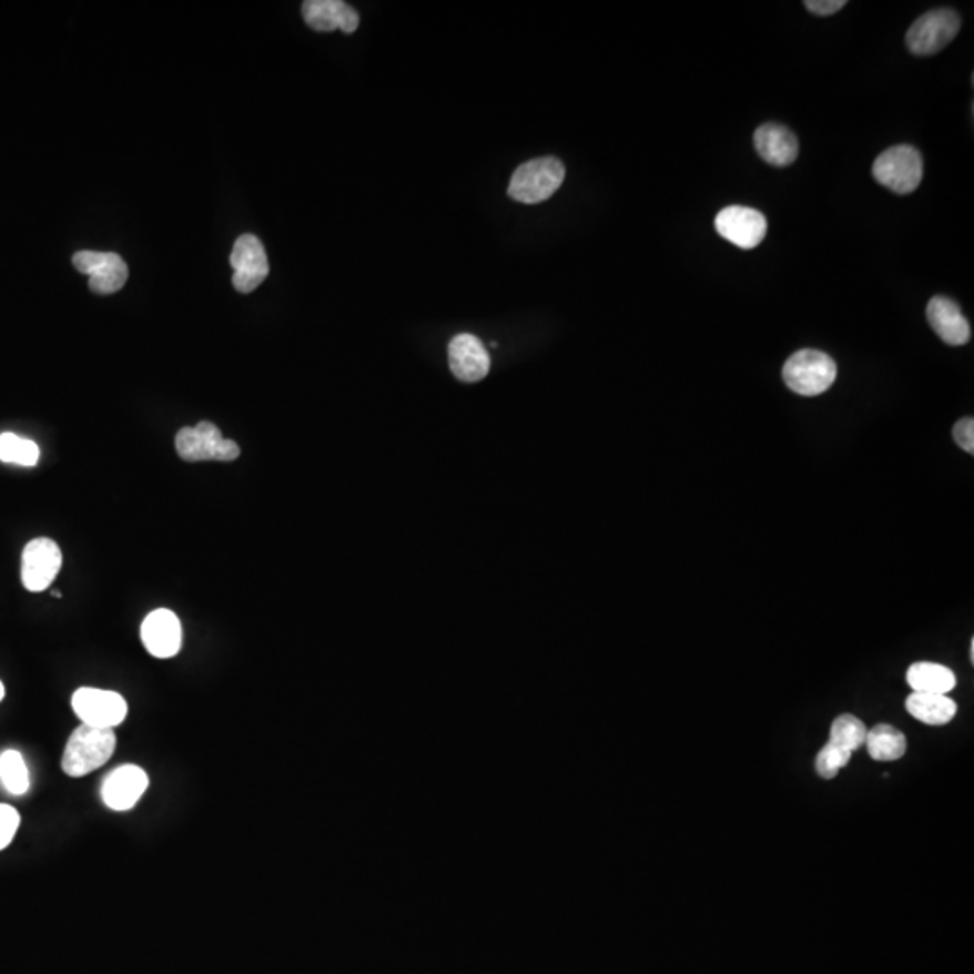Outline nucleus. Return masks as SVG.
I'll use <instances>...</instances> for the list:
<instances>
[{
    "label": "nucleus",
    "instance_id": "obj_29",
    "mask_svg": "<svg viewBox=\"0 0 974 974\" xmlns=\"http://www.w3.org/2000/svg\"><path fill=\"white\" fill-rule=\"evenodd\" d=\"M971 662H974V641H971Z\"/></svg>",
    "mask_w": 974,
    "mask_h": 974
},
{
    "label": "nucleus",
    "instance_id": "obj_8",
    "mask_svg": "<svg viewBox=\"0 0 974 974\" xmlns=\"http://www.w3.org/2000/svg\"><path fill=\"white\" fill-rule=\"evenodd\" d=\"M714 227L740 250H754L768 235V219L754 207L728 206L714 219Z\"/></svg>",
    "mask_w": 974,
    "mask_h": 974
},
{
    "label": "nucleus",
    "instance_id": "obj_7",
    "mask_svg": "<svg viewBox=\"0 0 974 974\" xmlns=\"http://www.w3.org/2000/svg\"><path fill=\"white\" fill-rule=\"evenodd\" d=\"M73 709L85 726L114 729L126 719V700L116 691L80 688L73 694Z\"/></svg>",
    "mask_w": 974,
    "mask_h": 974
},
{
    "label": "nucleus",
    "instance_id": "obj_3",
    "mask_svg": "<svg viewBox=\"0 0 974 974\" xmlns=\"http://www.w3.org/2000/svg\"><path fill=\"white\" fill-rule=\"evenodd\" d=\"M838 365L829 354L805 348L787 359L783 367V382L803 397L821 396L834 385Z\"/></svg>",
    "mask_w": 974,
    "mask_h": 974
},
{
    "label": "nucleus",
    "instance_id": "obj_1",
    "mask_svg": "<svg viewBox=\"0 0 974 974\" xmlns=\"http://www.w3.org/2000/svg\"><path fill=\"white\" fill-rule=\"evenodd\" d=\"M116 749L114 729L78 726L63 751L62 769L68 777L82 778L103 768Z\"/></svg>",
    "mask_w": 974,
    "mask_h": 974
},
{
    "label": "nucleus",
    "instance_id": "obj_28",
    "mask_svg": "<svg viewBox=\"0 0 974 974\" xmlns=\"http://www.w3.org/2000/svg\"><path fill=\"white\" fill-rule=\"evenodd\" d=\"M4 694H6L4 684H2V682H0V702H2V699H4Z\"/></svg>",
    "mask_w": 974,
    "mask_h": 974
},
{
    "label": "nucleus",
    "instance_id": "obj_5",
    "mask_svg": "<svg viewBox=\"0 0 974 974\" xmlns=\"http://www.w3.org/2000/svg\"><path fill=\"white\" fill-rule=\"evenodd\" d=\"M873 177L887 190L907 195L915 192L924 177V161L919 150L897 145L884 150L873 163Z\"/></svg>",
    "mask_w": 974,
    "mask_h": 974
},
{
    "label": "nucleus",
    "instance_id": "obj_4",
    "mask_svg": "<svg viewBox=\"0 0 974 974\" xmlns=\"http://www.w3.org/2000/svg\"><path fill=\"white\" fill-rule=\"evenodd\" d=\"M175 449L186 463H233L241 455L235 440L224 439L213 423H199L192 428H181L175 435Z\"/></svg>",
    "mask_w": 974,
    "mask_h": 974
},
{
    "label": "nucleus",
    "instance_id": "obj_13",
    "mask_svg": "<svg viewBox=\"0 0 974 974\" xmlns=\"http://www.w3.org/2000/svg\"><path fill=\"white\" fill-rule=\"evenodd\" d=\"M449 368L458 382H483L489 374L491 359L484 343L473 334H458L448 347Z\"/></svg>",
    "mask_w": 974,
    "mask_h": 974
},
{
    "label": "nucleus",
    "instance_id": "obj_22",
    "mask_svg": "<svg viewBox=\"0 0 974 974\" xmlns=\"http://www.w3.org/2000/svg\"><path fill=\"white\" fill-rule=\"evenodd\" d=\"M869 729L854 714H841L832 722L830 728V743L835 748L844 749L854 754L861 745H864Z\"/></svg>",
    "mask_w": 974,
    "mask_h": 974
},
{
    "label": "nucleus",
    "instance_id": "obj_15",
    "mask_svg": "<svg viewBox=\"0 0 974 974\" xmlns=\"http://www.w3.org/2000/svg\"><path fill=\"white\" fill-rule=\"evenodd\" d=\"M302 16L314 31L342 30L353 34L359 28V13L343 0H307L302 4Z\"/></svg>",
    "mask_w": 974,
    "mask_h": 974
},
{
    "label": "nucleus",
    "instance_id": "obj_2",
    "mask_svg": "<svg viewBox=\"0 0 974 974\" xmlns=\"http://www.w3.org/2000/svg\"><path fill=\"white\" fill-rule=\"evenodd\" d=\"M564 179L565 166L558 158H536L515 170L507 192L518 203H544L560 190Z\"/></svg>",
    "mask_w": 974,
    "mask_h": 974
},
{
    "label": "nucleus",
    "instance_id": "obj_17",
    "mask_svg": "<svg viewBox=\"0 0 974 974\" xmlns=\"http://www.w3.org/2000/svg\"><path fill=\"white\" fill-rule=\"evenodd\" d=\"M754 146L765 163L772 166H789L800 152L797 135L780 123H765L754 132Z\"/></svg>",
    "mask_w": 974,
    "mask_h": 974
},
{
    "label": "nucleus",
    "instance_id": "obj_9",
    "mask_svg": "<svg viewBox=\"0 0 974 974\" xmlns=\"http://www.w3.org/2000/svg\"><path fill=\"white\" fill-rule=\"evenodd\" d=\"M230 262L233 267V287L242 295L253 293L270 275L266 250L255 235L236 239Z\"/></svg>",
    "mask_w": 974,
    "mask_h": 974
},
{
    "label": "nucleus",
    "instance_id": "obj_24",
    "mask_svg": "<svg viewBox=\"0 0 974 974\" xmlns=\"http://www.w3.org/2000/svg\"><path fill=\"white\" fill-rule=\"evenodd\" d=\"M852 753L844 749L835 748L834 743L826 742L815 757V771L821 778L832 780L840 774L841 769L846 768Z\"/></svg>",
    "mask_w": 974,
    "mask_h": 974
},
{
    "label": "nucleus",
    "instance_id": "obj_18",
    "mask_svg": "<svg viewBox=\"0 0 974 974\" xmlns=\"http://www.w3.org/2000/svg\"><path fill=\"white\" fill-rule=\"evenodd\" d=\"M907 713L927 726H945L955 719L956 702L947 694L913 691L906 699Z\"/></svg>",
    "mask_w": 974,
    "mask_h": 974
},
{
    "label": "nucleus",
    "instance_id": "obj_6",
    "mask_svg": "<svg viewBox=\"0 0 974 974\" xmlns=\"http://www.w3.org/2000/svg\"><path fill=\"white\" fill-rule=\"evenodd\" d=\"M960 31V17L947 8L927 11L907 30L906 45L916 57H931L955 40Z\"/></svg>",
    "mask_w": 974,
    "mask_h": 974
},
{
    "label": "nucleus",
    "instance_id": "obj_11",
    "mask_svg": "<svg viewBox=\"0 0 974 974\" xmlns=\"http://www.w3.org/2000/svg\"><path fill=\"white\" fill-rule=\"evenodd\" d=\"M73 266L91 276L89 287L97 295L118 293L129 281V267L116 253L78 252L73 256Z\"/></svg>",
    "mask_w": 974,
    "mask_h": 974
},
{
    "label": "nucleus",
    "instance_id": "obj_25",
    "mask_svg": "<svg viewBox=\"0 0 974 974\" xmlns=\"http://www.w3.org/2000/svg\"><path fill=\"white\" fill-rule=\"evenodd\" d=\"M20 826V814L13 806L0 803V850L10 846Z\"/></svg>",
    "mask_w": 974,
    "mask_h": 974
},
{
    "label": "nucleus",
    "instance_id": "obj_23",
    "mask_svg": "<svg viewBox=\"0 0 974 974\" xmlns=\"http://www.w3.org/2000/svg\"><path fill=\"white\" fill-rule=\"evenodd\" d=\"M40 448L33 440L16 434L0 435V460L33 468L39 464Z\"/></svg>",
    "mask_w": 974,
    "mask_h": 974
},
{
    "label": "nucleus",
    "instance_id": "obj_26",
    "mask_svg": "<svg viewBox=\"0 0 974 974\" xmlns=\"http://www.w3.org/2000/svg\"><path fill=\"white\" fill-rule=\"evenodd\" d=\"M953 437H955L956 444H958L960 448L967 452V454H974V420L973 417H964V419H960L955 426H953Z\"/></svg>",
    "mask_w": 974,
    "mask_h": 974
},
{
    "label": "nucleus",
    "instance_id": "obj_14",
    "mask_svg": "<svg viewBox=\"0 0 974 974\" xmlns=\"http://www.w3.org/2000/svg\"><path fill=\"white\" fill-rule=\"evenodd\" d=\"M149 789V777L138 765H123L106 777L102 787L103 803L112 811H131Z\"/></svg>",
    "mask_w": 974,
    "mask_h": 974
},
{
    "label": "nucleus",
    "instance_id": "obj_20",
    "mask_svg": "<svg viewBox=\"0 0 974 974\" xmlns=\"http://www.w3.org/2000/svg\"><path fill=\"white\" fill-rule=\"evenodd\" d=\"M864 745L870 757L877 762H895L906 754V737L887 723H879L866 733Z\"/></svg>",
    "mask_w": 974,
    "mask_h": 974
},
{
    "label": "nucleus",
    "instance_id": "obj_27",
    "mask_svg": "<svg viewBox=\"0 0 974 974\" xmlns=\"http://www.w3.org/2000/svg\"><path fill=\"white\" fill-rule=\"evenodd\" d=\"M844 6H846L844 0H806L805 2L806 10L820 17L834 16L843 10Z\"/></svg>",
    "mask_w": 974,
    "mask_h": 974
},
{
    "label": "nucleus",
    "instance_id": "obj_12",
    "mask_svg": "<svg viewBox=\"0 0 974 974\" xmlns=\"http://www.w3.org/2000/svg\"><path fill=\"white\" fill-rule=\"evenodd\" d=\"M141 641L150 656L172 659L183 647V627L172 610L160 608L146 616L141 625Z\"/></svg>",
    "mask_w": 974,
    "mask_h": 974
},
{
    "label": "nucleus",
    "instance_id": "obj_10",
    "mask_svg": "<svg viewBox=\"0 0 974 974\" xmlns=\"http://www.w3.org/2000/svg\"><path fill=\"white\" fill-rule=\"evenodd\" d=\"M62 550L57 541L34 538L22 552V584L30 592H44L59 576Z\"/></svg>",
    "mask_w": 974,
    "mask_h": 974
},
{
    "label": "nucleus",
    "instance_id": "obj_21",
    "mask_svg": "<svg viewBox=\"0 0 974 974\" xmlns=\"http://www.w3.org/2000/svg\"><path fill=\"white\" fill-rule=\"evenodd\" d=\"M0 782L16 797H22L30 789V771L19 751L10 749L0 754Z\"/></svg>",
    "mask_w": 974,
    "mask_h": 974
},
{
    "label": "nucleus",
    "instance_id": "obj_16",
    "mask_svg": "<svg viewBox=\"0 0 974 974\" xmlns=\"http://www.w3.org/2000/svg\"><path fill=\"white\" fill-rule=\"evenodd\" d=\"M927 322L936 336L947 345L960 347L971 339V325L958 304L945 296H933L927 304Z\"/></svg>",
    "mask_w": 974,
    "mask_h": 974
},
{
    "label": "nucleus",
    "instance_id": "obj_19",
    "mask_svg": "<svg viewBox=\"0 0 974 974\" xmlns=\"http://www.w3.org/2000/svg\"><path fill=\"white\" fill-rule=\"evenodd\" d=\"M906 680L910 688L919 693L947 694L956 686L955 673L939 662H915L910 666Z\"/></svg>",
    "mask_w": 974,
    "mask_h": 974
}]
</instances>
